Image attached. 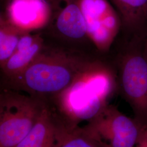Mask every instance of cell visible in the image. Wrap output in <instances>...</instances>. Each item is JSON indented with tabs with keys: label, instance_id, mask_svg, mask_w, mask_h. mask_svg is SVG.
I'll return each mask as SVG.
<instances>
[{
	"label": "cell",
	"instance_id": "obj_4",
	"mask_svg": "<svg viewBox=\"0 0 147 147\" xmlns=\"http://www.w3.org/2000/svg\"><path fill=\"white\" fill-rule=\"evenodd\" d=\"M50 101L1 89L0 147H16L26 136Z\"/></svg>",
	"mask_w": 147,
	"mask_h": 147
},
{
	"label": "cell",
	"instance_id": "obj_13",
	"mask_svg": "<svg viewBox=\"0 0 147 147\" xmlns=\"http://www.w3.org/2000/svg\"><path fill=\"white\" fill-rule=\"evenodd\" d=\"M58 147H107L86 131L83 127L71 126Z\"/></svg>",
	"mask_w": 147,
	"mask_h": 147
},
{
	"label": "cell",
	"instance_id": "obj_14",
	"mask_svg": "<svg viewBox=\"0 0 147 147\" xmlns=\"http://www.w3.org/2000/svg\"><path fill=\"white\" fill-rule=\"evenodd\" d=\"M135 147H147V125L141 127Z\"/></svg>",
	"mask_w": 147,
	"mask_h": 147
},
{
	"label": "cell",
	"instance_id": "obj_12",
	"mask_svg": "<svg viewBox=\"0 0 147 147\" xmlns=\"http://www.w3.org/2000/svg\"><path fill=\"white\" fill-rule=\"evenodd\" d=\"M27 32L16 26L3 11L0 16V67L16 51L22 36Z\"/></svg>",
	"mask_w": 147,
	"mask_h": 147
},
{
	"label": "cell",
	"instance_id": "obj_10",
	"mask_svg": "<svg viewBox=\"0 0 147 147\" xmlns=\"http://www.w3.org/2000/svg\"><path fill=\"white\" fill-rule=\"evenodd\" d=\"M47 42L42 30L25 33L16 51L1 67V80L9 79L21 73L41 53Z\"/></svg>",
	"mask_w": 147,
	"mask_h": 147
},
{
	"label": "cell",
	"instance_id": "obj_2",
	"mask_svg": "<svg viewBox=\"0 0 147 147\" xmlns=\"http://www.w3.org/2000/svg\"><path fill=\"white\" fill-rule=\"evenodd\" d=\"M116 88L115 69L109 60L101 56L51 102L72 125L74 116H76L77 125L76 118L89 121L108 105Z\"/></svg>",
	"mask_w": 147,
	"mask_h": 147
},
{
	"label": "cell",
	"instance_id": "obj_1",
	"mask_svg": "<svg viewBox=\"0 0 147 147\" xmlns=\"http://www.w3.org/2000/svg\"><path fill=\"white\" fill-rule=\"evenodd\" d=\"M49 40L41 53L21 73L1 80L2 89L24 92L51 102L100 58Z\"/></svg>",
	"mask_w": 147,
	"mask_h": 147
},
{
	"label": "cell",
	"instance_id": "obj_5",
	"mask_svg": "<svg viewBox=\"0 0 147 147\" xmlns=\"http://www.w3.org/2000/svg\"><path fill=\"white\" fill-rule=\"evenodd\" d=\"M47 1L51 14L47 26L42 30L47 39L65 47L93 53L91 49L95 47L88 36L80 0Z\"/></svg>",
	"mask_w": 147,
	"mask_h": 147
},
{
	"label": "cell",
	"instance_id": "obj_9",
	"mask_svg": "<svg viewBox=\"0 0 147 147\" xmlns=\"http://www.w3.org/2000/svg\"><path fill=\"white\" fill-rule=\"evenodd\" d=\"M5 8L3 12L7 18L26 32L44 30L51 14L47 0H11Z\"/></svg>",
	"mask_w": 147,
	"mask_h": 147
},
{
	"label": "cell",
	"instance_id": "obj_3",
	"mask_svg": "<svg viewBox=\"0 0 147 147\" xmlns=\"http://www.w3.org/2000/svg\"><path fill=\"white\" fill-rule=\"evenodd\" d=\"M109 60L115 69L117 88L130 106L134 119L147 125V36L125 37Z\"/></svg>",
	"mask_w": 147,
	"mask_h": 147
},
{
	"label": "cell",
	"instance_id": "obj_15",
	"mask_svg": "<svg viewBox=\"0 0 147 147\" xmlns=\"http://www.w3.org/2000/svg\"><path fill=\"white\" fill-rule=\"evenodd\" d=\"M11 1V0H1V2L3 5L5 6Z\"/></svg>",
	"mask_w": 147,
	"mask_h": 147
},
{
	"label": "cell",
	"instance_id": "obj_6",
	"mask_svg": "<svg viewBox=\"0 0 147 147\" xmlns=\"http://www.w3.org/2000/svg\"><path fill=\"white\" fill-rule=\"evenodd\" d=\"M141 127L134 118L108 104L83 128L107 147H135Z\"/></svg>",
	"mask_w": 147,
	"mask_h": 147
},
{
	"label": "cell",
	"instance_id": "obj_7",
	"mask_svg": "<svg viewBox=\"0 0 147 147\" xmlns=\"http://www.w3.org/2000/svg\"><path fill=\"white\" fill-rule=\"evenodd\" d=\"M87 34L96 50L109 53L121 32V19L109 0H80Z\"/></svg>",
	"mask_w": 147,
	"mask_h": 147
},
{
	"label": "cell",
	"instance_id": "obj_11",
	"mask_svg": "<svg viewBox=\"0 0 147 147\" xmlns=\"http://www.w3.org/2000/svg\"><path fill=\"white\" fill-rule=\"evenodd\" d=\"M121 19L125 37L147 36V0H109Z\"/></svg>",
	"mask_w": 147,
	"mask_h": 147
},
{
	"label": "cell",
	"instance_id": "obj_8",
	"mask_svg": "<svg viewBox=\"0 0 147 147\" xmlns=\"http://www.w3.org/2000/svg\"><path fill=\"white\" fill-rule=\"evenodd\" d=\"M73 126L50 102L31 131L16 147H58Z\"/></svg>",
	"mask_w": 147,
	"mask_h": 147
}]
</instances>
